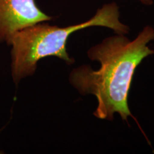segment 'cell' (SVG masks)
<instances>
[{
    "instance_id": "obj_1",
    "label": "cell",
    "mask_w": 154,
    "mask_h": 154,
    "mask_svg": "<svg viewBox=\"0 0 154 154\" xmlns=\"http://www.w3.org/2000/svg\"><path fill=\"white\" fill-rule=\"evenodd\" d=\"M154 41L153 26L147 25L133 40L126 34L107 36L88 49L86 56L99 63L98 69L82 64L69 74L70 85L82 96H95L93 115L100 120L113 121L118 114L125 122L134 118L128 94L136 69L144 59L154 55L149 44Z\"/></svg>"
},
{
    "instance_id": "obj_2",
    "label": "cell",
    "mask_w": 154,
    "mask_h": 154,
    "mask_svg": "<svg viewBox=\"0 0 154 154\" xmlns=\"http://www.w3.org/2000/svg\"><path fill=\"white\" fill-rule=\"evenodd\" d=\"M101 26L110 29L115 34H128L130 28L120 20L116 2L103 5L88 20L65 27L39 22L17 31L11 38V75L16 84L32 76L38 61L45 57H56L70 66L76 62L67 52L69 38L74 32L84 29Z\"/></svg>"
},
{
    "instance_id": "obj_3",
    "label": "cell",
    "mask_w": 154,
    "mask_h": 154,
    "mask_svg": "<svg viewBox=\"0 0 154 154\" xmlns=\"http://www.w3.org/2000/svg\"><path fill=\"white\" fill-rule=\"evenodd\" d=\"M51 19L35 0H0V43L9 44L17 31Z\"/></svg>"
},
{
    "instance_id": "obj_4",
    "label": "cell",
    "mask_w": 154,
    "mask_h": 154,
    "mask_svg": "<svg viewBox=\"0 0 154 154\" xmlns=\"http://www.w3.org/2000/svg\"><path fill=\"white\" fill-rule=\"evenodd\" d=\"M139 2H140L142 5L146 6H151L153 4V0H138Z\"/></svg>"
},
{
    "instance_id": "obj_5",
    "label": "cell",
    "mask_w": 154,
    "mask_h": 154,
    "mask_svg": "<svg viewBox=\"0 0 154 154\" xmlns=\"http://www.w3.org/2000/svg\"><path fill=\"white\" fill-rule=\"evenodd\" d=\"M153 29H154V26H153Z\"/></svg>"
}]
</instances>
